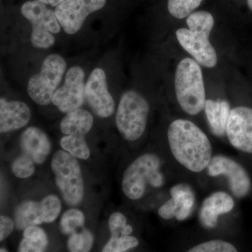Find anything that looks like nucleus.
<instances>
[{
    "mask_svg": "<svg viewBox=\"0 0 252 252\" xmlns=\"http://www.w3.org/2000/svg\"><path fill=\"white\" fill-rule=\"evenodd\" d=\"M170 152L181 165L199 173L207 168L212 158V147L206 134L194 123L177 119L167 129Z\"/></svg>",
    "mask_w": 252,
    "mask_h": 252,
    "instance_id": "1",
    "label": "nucleus"
},
{
    "mask_svg": "<svg viewBox=\"0 0 252 252\" xmlns=\"http://www.w3.org/2000/svg\"><path fill=\"white\" fill-rule=\"evenodd\" d=\"M187 23L189 28H180L176 31L180 45L203 67H215L217 53L210 41L215 24L213 16L207 11H195L187 16Z\"/></svg>",
    "mask_w": 252,
    "mask_h": 252,
    "instance_id": "2",
    "label": "nucleus"
},
{
    "mask_svg": "<svg viewBox=\"0 0 252 252\" xmlns=\"http://www.w3.org/2000/svg\"><path fill=\"white\" fill-rule=\"evenodd\" d=\"M175 89L177 102L187 114L197 115L205 109L206 94L198 62L189 58L181 61L176 69Z\"/></svg>",
    "mask_w": 252,
    "mask_h": 252,
    "instance_id": "3",
    "label": "nucleus"
},
{
    "mask_svg": "<svg viewBox=\"0 0 252 252\" xmlns=\"http://www.w3.org/2000/svg\"><path fill=\"white\" fill-rule=\"evenodd\" d=\"M162 160L157 154H142L126 168L123 175L122 187L127 198L140 200L144 196L147 185L160 188L165 184L161 172Z\"/></svg>",
    "mask_w": 252,
    "mask_h": 252,
    "instance_id": "4",
    "label": "nucleus"
},
{
    "mask_svg": "<svg viewBox=\"0 0 252 252\" xmlns=\"http://www.w3.org/2000/svg\"><path fill=\"white\" fill-rule=\"evenodd\" d=\"M149 104L135 91L124 93L116 113V126L120 135L127 142L139 140L145 132L149 114Z\"/></svg>",
    "mask_w": 252,
    "mask_h": 252,
    "instance_id": "5",
    "label": "nucleus"
},
{
    "mask_svg": "<svg viewBox=\"0 0 252 252\" xmlns=\"http://www.w3.org/2000/svg\"><path fill=\"white\" fill-rule=\"evenodd\" d=\"M56 185L67 205L76 206L84 195V182L77 158L65 151L59 150L51 160Z\"/></svg>",
    "mask_w": 252,
    "mask_h": 252,
    "instance_id": "6",
    "label": "nucleus"
},
{
    "mask_svg": "<svg viewBox=\"0 0 252 252\" xmlns=\"http://www.w3.org/2000/svg\"><path fill=\"white\" fill-rule=\"evenodd\" d=\"M66 69L67 63L62 56L56 54L49 55L42 63L40 71L28 81V95L39 105L51 103Z\"/></svg>",
    "mask_w": 252,
    "mask_h": 252,
    "instance_id": "7",
    "label": "nucleus"
},
{
    "mask_svg": "<svg viewBox=\"0 0 252 252\" xmlns=\"http://www.w3.org/2000/svg\"><path fill=\"white\" fill-rule=\"evenodd\" d=\"M21 14L31 23L32 44L37 49H47L54 45L55 36L61 31V26L55 11L39 0L25 2Z\"/></svg>",
    "mask_w": 252,
    "mask_h": 252,
    "instance_id": "8",
    "label": "nucleus"
},
{
    "mask_svg": "<svg viewBox=\"0 0 252 252\" xmlns=\"http://www.w3.org/2000/svg\"><path fill=\"white\" fill-rule=\"evenodd\" d=\"M206 169L210 177H225L228 180L230 190L235 198H245L251 192L252 183L250 175L245 167L234 159L224 155L215 156Z\"/></svg>",
    "mask_w": 252,
    "mask_h": 252,
    "instance_id": "9",
    "label": "nucleus"
},
{
    "mask_svg": "<svg viewBox=\"0 0 252 252\" xmlns=\"http://www.w3.org/2000/svg\"><path fill=\"white\" fill-rule=\"evenodd\" d=\"M62 204L56 195H47L41 201H26L19 205L14 212V221L18 230L30 225L52 223L57 220Z\"/></svg>",
    "mask_w": 252,
    "mask_h": 252,
    "instance_id": "10",
    "label": "nucleus"
},
{
    "mask_svg": "<svg viewBox=\"0 0 252 252\" xmlns=\"http://www.w3.org/2000/svg\"><path fill=\"white\" fill-rule=\"evenodd\" d=\"M86 100L85 72L74 66L68 69L64 82L55 93L52 103L64 114L80 109Z\"/></svg>",
    "mask_w": 252,
    "mask_h": 252,
    "instance_id": "11",
    "label": "nucleus"
},
{
    "mask_svg": "<svg viewBox=\"0 0 252 252\" xmlns=\"http://www.w3.org/2000/svg\"><path fill=\"white\" fill-rule=\"evenodd\" d=\"M107 0H65L55 9L64 32L74 34L80 31L88 16L102 9Z\"/></svg>",
    "mask_w": 252,
    "mask_h": 252,
    "instance_id": "12",
    "label": "nucleus"
},
{
    "mask_svg": "<svg viewBox=\"0 0 252 252\" xmlns=\"http://www.w3.org/2000/svg\"><path fill=\"white\" fill-rule=\"evenodd\" d=\"M86 100L97 117L108 118L115 110V102L109 93L107 76L102 68L91 72L86 83Z\"/></svg>",
    "mask_w": 252,
    "mask_h": 252,
    "instance_id": "13",
    "label": "nucleus"
},
{
    "mask_svg": "<svg viewBox=\"0 0 252 252\" xmlns=\"http://www.w3.org/2000/svg\"><path fill=\"white\" fill-rule=\"evenodd\" d=\"M226 135L232 147L243 153L252 154V109L235 107L230 111Z\"/></svg>",
    "mask_w": 252,
    "mask_h": 252,
    "instance_id": "14",
    "label": "nucleus"
},
{
    "mask_svg": "<svg viewBox=\"0 0 252 252\" xmlns=\"http://www.w3.org/2000/svg\"><path fill=\"white\" fill-rule=\"evenodd\" d=\"M235 207V201L230 194L217 191L210 194L203 200L199 212V220L204 228H215L218 224L219 217L229 213Z\"/></svg>",
    "mask_w": 252,
    "mask_h": 252,
    "instance_id": "15",
    "label": "nucleus"
},
{
    "mask_svg": "<svg viewBox=\"0 0 252 252\" xmlns=\"http://www.w3.org/2000/svg\"><path fill=\"white\" fill-rule=\"evenodd\" d=\"M20 147L22 153L31 158L34 163L41 165L46 161L51 150L49 137L39 127H28L20 137Z\"/></svg>",
    "mask_w": 252,
    "mask_h": 252,
    "instance_id": "16",
    "label": "nucleus"
},
{
    "mask_svg": "<svg viewBox=\"0 0 252 252\" xmlns=\"http://www.w3.org/2000/svg\"><path fill=\"white\" fill-rule=\"evenodd\" d=\"M32 113L27 104L21 101L0 99V132L1 133L18 130L27 126Z\"/></svg>",
    "mask_w": 252,
    "mask_h": 252,
    "instance_id": "17",
    "label": "nucleus"
},
{
    "mask_svg": "<svg viewBox=\"0 0 252 252\" xmlns=\"http://www.w3.org/2000/svg\"><path fill=\"white\" fill-rule=\"evenodd\" d=\"M205 114L212 133L219 137L226 135V127L230 111L229 102L225 99H207Z\"/></svg>",
    "mask_w": 252,
    "mask_h": 252,
    "instance_id": "18",
    "label": "nucleus"
},
{
    "mask_svg": "<svg viewBox=\"0 0 252 252\" xmlns=\"http://www.w3.org/2000/svg\"><path fill=\"white\" fill-rule=\"evenodd\" d=\"M94 116L86 109H78L66 114L60 124V130L64 135L85 136L94 126Z\"/></svg>",
    "mask_w": 252,
    "mask_h": 252,
    "instance_id": "19",
    "label": "nucleus"
},
{
    "mask_svg": "<svg viewBox=\"0 0 252 252\" xmlns=\"http://www.w3.org/2000/svg\"><path fill=\"white\" fill-rule=\"evenodd\" d=\"M170 195L177 207L176 220L183 221L190 217L195 203L193 189L188 184L179 183L170 189Z\"/></svg>",
    "mask_w": 252,
    "mask_h": 252,
    "instance_id": "20",
    "label": "nucleus"
},
{
    "mask_svg": "<svg viewBox=\"0 0 252 252\" xmlns=\"http://www.w3.org/2000/svg\"><path fill=\"white\" fill-rule=\"evenodd\" d=\"M49 240L44 230L37 225H30L23 230V238L18 247L20 252L45 251Z\"/></svg>",
    "mask_w": 252,
    "mask_h": 252,
    "instance_id": "21",
    "label": "nucleus"
},
{
    "mask_svg": "<svg viewBox=\"0 0 252 252\" xmlns=\"http://www.w3.org/2000/svg\"><path fill=\"white\" fill-rule=\"evenodd\" d=\"M60 145L63 150L78 159L87 160L90 158L91 151L85 136L64 135L60 141Z\"/></svg>",
    "mask_w": 252,
    "mask_h": 252,
    "instance_id": "22",
    "label": "nucleus"
},
{
    "mask_svg": "<svg viewBox=\"0 0 252 252\" xmlns=\"http://www.w3.org/2000/svg\"><path fill=\"white\" fill-rule=\"evenodd\" d=\"M85 216L78 209H69L63 214L60 220V230L64 235H71L84 226Z\"/></svg>",
    "mask_w": 252,
    "mask_h": 252,
    "instance_id": "23",
    "label": "nucleus"
},
{
    "mask_svg": "<svg viewBox=\"0 0 252 252\" xmlns=\"http://www.w3.org/2000/svg\"><path fill=\"white\" fill-rule=\"evenodd\" d=\"M94 245V235L89 230L84 229L80 233H73L67 241V248L72 252H90Z\"/></svg>",
    "mask_w": 252,
    "mask_h": 252,
    "instance_id": "24",
    "label": "nucleus"
},
{
    "mask_svg": "<svg viewBox=\"0 0 252 252\" xmlns=\"http://www.w3.org/2000/svg\"><path fill=\"white\" fill-rule=\"evenodd\" d=\"M203 0H168L167 8L172 16L179 19L187 17Z\"/></svg>",
    "mask_w": 252,
    "mask_h": 252,
    "instance_id": "25",
    "label": "nucleus"
},
{
    "mask_svg": "<svg viewBox=\"0 0 252 252\" xmlns=\"http://www.w3.org/2000/svg\"><path fill=\"white\" fill-rule=\"evenodd\" d=\"M139 245L138 239L132 235L111 236L109 241L104 245L103 252H124L131 249L135 248Z\"/></svg>",
    "mask_w": 252,
    "mask_h": 252,
    "instance_id": "26",
    "label": "nucleus"
},
{
    "mask_svg": "<svg viewBox=\"0 0 252 252\" xmlns=\"http://www.w3.org/2000/svg\"><path fill=\"white\" fill-rule=\"evenodd\" d=\"M189 252H236L233 244L222 240H211L198 244L188 250Z\"/></svg>",
    "mask_w": 252,
    "mask_h": 252,
    "instance_id": "27",
    "label": "nucleus"
},
{
    "mask_svg": "<svg viewBox=\"0 0 252 252\" xmlns=\"http://www.w3.org/2000/svg\"><path fill=\"white\" fill-rule=\"evenodd\" d=\"M34 164L31 158L22 154L14 159L11 165V171L18 178H28L35 172Z\"/></svg>",
    "mask_w": 252,
    "mask_h": 252,
    "instance_id": "28",
    "label": "nucleus"
},
{
    "mask_svg": "<svg viewBox=\"0 0 252 252\" xmlns=\"http://www.w3.org/2000/svg\"><path fill=\"white\" fill-rule=\"evenodd\" d=\"M127 224V218L124 214L119 212L113 213L108 220L111 236H122L123 232Z\"/></svg>",
    "mask_w": 252,
    "mask_h": 252,
    "instance_id": "29",
    "label": "nucleus"
},
{
    "mask_svg": "<svg viewBox=\"0 0 252 252\" xmlns=\"http://www.w3.org/2000/svg\"><path fill=\"white\" fill-rule=\"evenodd\" d=\"M159 216L164 220L175 219L177 214V207L172 198L162 205L158 211Z\"/></svg>",
    "mask_w": 252,
    "mask_h": 252,
    "instance_id": "30",
    "label": "nucleus"
},
{
    "mask_svg": "<svg viewBox=\"0 0 252 252\" xmlns=\"http://www.w3.org/2000/svg\"><path fill=\"white\" fill-rule=\"evenodd\" d=\"M14 229V222L9 217H0V241L7 238Z\"/></svg>",
    "mask_w": 252,
    "mask_h": 252,
    "instance_id": "31",
    "label": "nucleus"
},
{
    "mask_svg": "<svg viewBox=\"0 0 252 252\" xmlns=\"http://www.w3.org/2000/svg\"><path fill=\"white\" fill-rule=\"evenodd\" d=\"M39 1L51 6H57L65 0H39Z\"/></svg>",
    "mask_w": 252,
    "mask_h": 252,
    "instance_id": "32",
    "label": "nucleus"
},
{
    "mask_svg": "<svg viewBox=\"0 0 252 252\" xmlns=\"http://www.w3.org/2000/svg\"><path fill=\"white\" fill-rule=\"evenodd\" d=\"M248 4L249 8L252 11V0H248Z\"/></svg>",
    "mask_w": 252,
    "mask_h": 252,
    "instance_id": "33",
    "label": "nucleus"
},
{
    "mask_svg": "<svg viewBox=\"0 0 252 252\" xmlns=\"http://www.w3.org/2000/svg\"><path fill=\"white\" fill-rule=\"evenodd\" d=\"M0 252H8V250H5V249L1 248V250H0Z\"/></svg>",
    "mask_w": 252,
    "mask_h": 252,
    "instance_id": "34",
    "label": "nucleus"
}]
</instances>
